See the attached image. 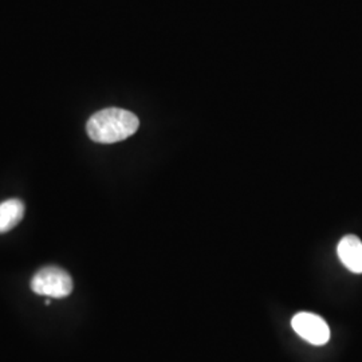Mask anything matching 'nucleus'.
Segmentation results:
<instances>
[{
    "label": "nucleus",
    "instance_id": "obj_2",
    "mask_svg": "<svg viewBox=\"0 0 362 362\" xmlns=\"http://www.w3.org/2000/svg\"><path fill=\"white\" fill-rule=\"evenodd\" d=\"M31 290L43 297L62 299L71 294L73 279L65 270L55 266H47L40 269L33 276Z\"/></svg>",
    "mask_w": 362,
    "mask_h": 362
},
{
    "label": "nucleus",
    "instance_id": "obj_4",
    "mask_svg": "<svg viewBox=\"0 0 362 362\" xmlns=\"http://www.w3.org/2000/svg\"><path fill=\"white\" fill-rule=\"evenodd\" d=\"M342 264L354 274H362V242L356 235H346L337 247Z\"/></svg>",
    "mask_w": 362,
    "mask_h": 362
},
{
    "label": "nucleus",
    "instance_id": "obj_1",
    "mask_svg": "<svg viewBox=\"0 0 362 362\" xmlns=\"http://www.w3.org/2000/svg\"><path fill=\"white\" fill-rule=\"evenodd\" d=\"M139 127L140 121L132 112L109 107L94 113L88 121L86 130L93 141L113 144L127 140Z\"/></svg>",
    "mask_w": 362,
    "mask_h": 362
},
{
    "label": "nucleus",
    "instance_id": "obj_3",
    "mask_svg": "<svg viewBox=\"0 0 362 362\" xmlns=\"http://www.w3.org/2000/svg\"><path fill=\"white\" fill-rule=\"evenodd\" d=\"M291 326L298 336L309 344L321 346L329 342L330 329L322 317L313 313H298L291 320Z\"/></svg>",
    "mask_w": 362,
    "mask_h": 362
},
{
    "label": "nucleus",
    "instance_id": "obj_5",
    "mask_svg": "<svg viewBox=\"0 0 362 362\" xmlns=\"http://www.w3.org/2000/svg\"><path fill=\"white\" fill-rule=\"evenodd\" d=\"M25 215V204L19 199L0 203V233H8L21 223Z\"/></svg>",
    "mask_w": 362,
    "mask_h": 362
}]
</instances>
